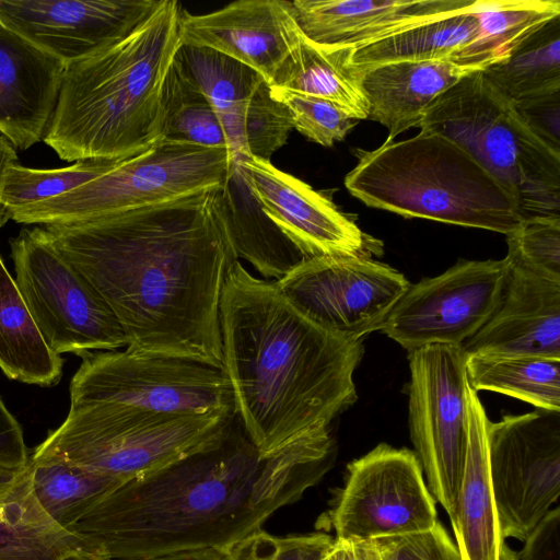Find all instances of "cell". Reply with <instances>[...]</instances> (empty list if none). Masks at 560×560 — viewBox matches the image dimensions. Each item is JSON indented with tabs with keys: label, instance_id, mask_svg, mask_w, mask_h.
I'll return each instance as SVG.
<instances>
[{
	"label": "cell",
	"instance_id": "23",
	"mask_svg": "<svg viewBox=\"0 0 560 560\" xmlns=\"http://www.w3.org/2000/svg\"><path fill=\"white\" fill-rule=\"evenodd\" d=\"M468 448L451 520L463 560H515L502 535L491 487L487 430L489 420L478 395L468 384Z\"/></svg>",
	"mask_w": 560,
	"mask_h": 560
},
{
	"label": "cell",
	"instance_id": "11",
	"mask_svg": "<svg viewBox=\"0 0 560 560\" xmlns=\"http://www.w3.org/2000/svg\"><path fill=\"white\" fill-rule=\"evenodd\" d=\"M81 358L70 383V405L110 402L161 413L234 410L223 370L127 349Z\"/></svg>",
	"mask_w": 560,
	"mask_h": 560
},
{
	"label": "cell",
	"instance_id": "24",
	"mask_svg": "<svg viewBox=\"0 0 560 560\" xmlns=\"http://www.w3.org/2000/svg\"><path fill=\"white\" fill-rule=\"evenodd\" d=\"M0 560H109L86 537L61 527L37 501L28 465L0 491Z\"/></svg>",
	"mask_w": 560,
	"mask_h": 560
},
{
	"label": "cell",
	"instance_id": "12",
	"mask_svg": "<svg viewBox=\"0 0 560 560\" xmlns=\"http://www.w3.org/2000/svg\"><path fill=\"white\" fill-rule=\"evenodd\" d=\"M438 522L417 455L382 443L347 465L345 483L317 527L336 539L375 540L423 532Z\"/></svg>",
	"mask_w": 560,
	"mask_h": 560
},
{
	"label": "cell",
	"instance_id": "14",
	"mask_svg": "<svg viewBox=\"0 0 560 560\" xmlns=\"http://www.w3.org/2000/svg\"><path fill=\"white\" fill-rule=\"evenodd\" d=\"M277 284L311 320L358 341L381 329L410 282L371 257L320 256L306 258Z\"/></svg>",
	"mask_w": 560,
	"mask_h": 560
},
{
	"label": "cell",
	"instance_id": "4",
	"mask_svg": "<svg viewBox=\"0 0 560 560\" xmlns=\"http://www.w3.org/2000/svg\"><path fill=\"white\" fill-rule=\"evenodd\" d=\"M182 8L161 0L130 35L67 66L43 141L67 162L135 155L161 139V98L182 45Z\"/></svg>",
	"mask_w": 560,
	"mask_h": 560
},
{
	"label": "cell",
	"instance_id": "19",
	"mask_svg": "<svg viewBox=\"0 0 560 560\" xmlns=\"http://www.w3.org/2000/svg\"><path fill=\"white\" fill-rule=\"evenodd\" d=\"M500 301L482 327L462 347L466 354L560 358V280L506 255Z\"/></svg>",
	"mask_w": 560,
	"mask_h": 560
},
{
	"label": "cell",
	"instance_id": "32",
	"mask_svg": "<svg viewBox=\"0 0 560 560\" xmlns=\"http://www.w3.org/2000/svg\"><path fill=\"white\" fill-rule=\"evenodd\" d=\"M28 468L35 497L45 512L70 529L125 480L57 460H33Z\"/></svg>",
	"mask_w": 560,
	"mask_h": 560
},
{
	"label": "cell",
	"instance_id": "6",
	"mask_svg": "<svg viewBox=\"0 0 560 560\" xmlns=\"http://www.w3.org/2000/svg\"><path fill=\"white\" fill-rule=\"evenodd\" d=\"M417 128L469 152L508 191L523 220L560 217V153L526 126L482 70L441 94Z\"/></svg>",
	"mask_w": 560,
	"mask_h": 560
},
{
	"label": "cell",
	"instance_id": "42",
	"mask_svg": "<svg viewBox=\"0 0 560 560\" xmlns=\"http://www.w3.org/2000/svg\"><path fill=\"white\" fill-rule=\"evenodd\" d=\"M515 560H560V509L550 510L515 552Z\"/></svg>",
	"mask_w": 560,
	"mask_h": 560
},
{
	"label": "cell",
	"instance_id": "30",
	"mask_svg": "<svg viewBox=\"0 0 560 560\" xmlns=\"http://www.w3.org/2000/svg\"><path fill=\"white\" fill-rule=\"evenodd\" d=\"M482 72L511 102L560 91V15L538 27L505 58Z\"/></svg>",
	"mask_w": 560,
	"mask_h": 560
},
{
	"label": "cell",
	"instance_id": "38",
	"mask_svg": "<svg viewBox=\"0 0 560 560\" xmlns=\"http://www.w3.org/2000/svg\"><path fill=\"white\" fill-rule=\"evenodd\" d=\"M508 254L528 268L560 280V217L526 219L506 235Z\"/></svg>",
	"mask_w": 560,
	"mask_h": 560
},
{
	"label": "cell",
	"instance_id": "48",
	"mask_svg": "<svg viewBox=\"0 0 560 560\" xmlns=\"http://www.w3.org/2000/svg\"><path fill=\"white\" fill-rule=\"evenodd\" d=\"M332 549V548H331ZM323 560H332L331 550Z\"/></svg>",
	"mask_w": 560,
	"mask_h": 560
},
{
	"label": "cell",
	"instance_id": "41",
	"mask_svg": "<svg viewBox=\"0 0 560 560\" xmlns=\"http://www.w3.org/2000/svg\"><path fill=\"white\" fill-rule=\"evenodd\" d=\"M512 103L526 126L560 153V91Z\"/></svg>",
	"mask_w": 560,
	"mask_h": 560
},
{
	"label": "cell",
	"instance_id": "39",
	"mask_svg": "<svg viewBox=\"0 0 560 560\" xmlns=\"http://www.w3.org/2000/svg\"><path fill=\"white\" fill-rule=\"evenodd\" d=\"M335 537L323 534L273 536L259 529L226 551L232 560H323Z\"/></svg>",
	"mask_w": 560,
	"mask_h": 560
},
{
	"label": "cell",
	"instance_id": "13",
	"mask_svg": "<svg viewBox=\"0 0 560 560\" xmlns=\"http://www.w3.org/2000/svg\"><path fill=\"white\" fill-rule=\"evenodd\" d=\"M487 444L502 535L524 541L560 494V411L489 421Z\"/></svg>",
	"mask_w": 560,
	"mask_h": 560
},
{
	"label": "cell",
	"instance_id": "22",
	"mask_svg": "<svg viewBox=\"0 0 560 560\" xmlns=\"http://www.w3.org/2000/svg\"><path fill=\"white\" fill-rule=\"evenodd\" d=\"M485 65L457 60L400 61L358 72L369 105V116L386 127L387 140L417 128L425 109L466 75Z\"/></svg>",
	"mask_w": 560,
	"mask_h": 560
},
{
	"label": "cell",
	"instance_id": "21",
	"mask_svg": "<svg viewBox=\"0 0 560 560\" xmlns=\"http://www.w3.org/2000/svg\"><path fill=\"white\" fill-rule=\"evenodd\" d=\"M65 65L0 22V133L26 150L44 139Z\"/></svg>",
	"mask_w": 560,
	"mask_h": 560
},
{
	"label": "cell",
	"instance_id": "7",
	"mask_svg": "<svg viewBox=\"0 0 560 560\" xmlns=\"http://www.w3.org/2000/svg\"><path fill=\"white\" fill-rule=\"evenodd\" d=\"M234 420V410L161 413L110 402L70 405L66 420L31 459L127 481L215 444Z\"/></svg>",
	"mask_w": 560,
	"mask_h": 560
},
{
	"label": "cell",
	"instance_id": "40",
	"mask_svg": "<svg viewBox=\"0 0 560 560\" xmlns=\"http://www.w3.org/2000/svg\"><path fill=\"white\" fill-rule=\"evenodd\" d=\"M374 541L383 560H463L457 546L439 522L423 532Z\"/></svg>",
	"mask_w": 560,
	"mask_h": 560
},
{
	"label": "cell",
	"instance_id": "33",
	"mask_svg": "<svg viewBox=\"0 0 560 560\" xmlns=\"http://www.w3.org/2000/svg\"><path fill=\"white\" fill-rule=\"evenodd\" d=\"M353 50L317 44L302 33L295 69L281 88L326 98L358 120L368 119L369 105L350 63Z\"/></svg>",
	"mask_w": 560,
	"mask_h": 560
},
{
	"label": "cell",
	"instance_id": "36",
	"mask_svg": "<svg viewBox=\"0 0 560 560\" xmlns=\"http://www.w3.org/2000/svg\"><path fill=\"white\" fill-rule=\"evenodd\" d=\"M275 98L283 103L293 118V128L324 147L342 141L358 119L338 104L323 97L285 88H270Z\"/></svg>",
	"mask_w": 560,
	"mask_h": 560
},
{
	"label": "cell",
	"instance_id": "26",
	"mask_svg": "<svg viewBox=\"0 0 560 560\" xmlns=\"http://www.w3.org/2000/svg\"><path fill=\"white\" fill-rule=\"evenodd\" d=\"M175 59L215 112L231 162L249 156L244 120L250 96L262 78L246 65L207 47L182 44Z\"/></svg>",
	"mask_w": 560,
	"mask_h": 560
},
{
	"label": "cell",
	"instance_id": "2",
	"mask_svg": "<svg viewBox=\"0 0 560 560\" xmlns=\"http://www.w3.org/2000/svg\"><path fill=\"white\" fill-rule=\"evenodd\" d=\"M330 424L262 455L235 416L215 444L122 482L71 530L109 560L228 550L299 501L332 467Z\"/></svg>",
	"mask_w": 560,
	"mask_h": 560
},
{
	"label": "cell",
	"instance_id": "1",
	"mask_svg": "<svg viewBox=\"0 0 560 560\" xmlns=\"http://www.w3.org/2000/svg\"><path fill=\"white\" fill-rule=\"evenodd\" d=\"M219 188L43 226L113 311L128 351L223 370L220 305L238 257Z\"/></svg>",
	"mask_w": 560,
	"mask_h": 560
},
{
	"label": "cell",
	"instance_id": "44",
	"mask_svg": "<svg viewBox=\"0 0 560 560\" xmlns=\"http://www.w3.org/2000/svg\"><path fill=\"white\" fill-rule=\"evenodd\" d=\"M332 560H383L374 540L336 539Z\"/></svg>",
	"mask_w": 560,
	"mask_h": 560
},
{
	"label": "cell",
	"instance_id": "35",
	"mask_svg": "<svg viewBox=\"0 0 560 560\" xmlns=\"http://www.w3.org/2000/svg\"><path fill=\"white\" fill-rule=\"evenodd\" d=\"M125 159L80 160L73 165L52 170L31 168L18 163L3 175L0 201L12 212L63 195L107 173Z\"/></svg>",
	"mask_w": 560,
	"mask_h": 560
},
{
	"label": "cell",
	"instance_id": "17",
	"mask_svg": "<svg viewBox=\"0 0 560 560\" xmlns=\"http://www.w3.org/2000/svg\"><path fill=\"white\" fill-rule=\"evenodd\" d=\"M161 0H0V22L65 67L120 42Z\"/></svg>",
	"mask_w": 560,
	"mask_h": 560
},
{
	"label": "cell",
	"instance_id": "28",
	"mask_svg": "<svg viewBox=\"0 0 560 560\" xmlns=\"http://www.w3.org/2000/svg\"><path fill=\"white\" fill-rule=\"evenodd\" d=\"M472 7L468 11L429 21L359 47L353 50L350 63L358 73L389 62L459 61L480 33Z\"/></svg>",
	"mask_w": 560,
	"mask_h": 560
},
{
	"label": "cell",
	"instance_id": "37",
	"mask_svg": "<svg viewBox=\"0 0 560 560\" xmlns=\"http://www.w3.org/2000/svg\"><path fill=\"white\" fill-rule=\"evenodd\" d=\"M292 129L293 118L289 108L275 98L270 86L261 81L250 96L245 114L248 155L270 162L272 154L285 144Z\"/></svg>",
	"mask_w": 560,
	"mask_h": 560
},
{
	"label": "cell",
	"instance_id": "45",
	"mask_svg": "<svg viewBox=\"0 0 560 560\" xmlns=\"http://www.w3.org/2000/svg\"><path fill=\"white\" fill-rule=\"evenodd\" d=\"M19 163L18 153L14 145L2 135H0V188L3 175L9 167ZM11 219L10 211L0 201V228Z\"/></svg>",
	"mask_w": 560,
	"mask_h": 560
},
{
	"label": "cell",
	"instance_id": "10",
	"mask_svg": "<svg viewBox=\"0 0 560 560\" xmlns=\"http://www.w3.org/2000/svg\"><path fill=\"white\" fill-rule=\"evenodd\" d=\"M466 358L462 346L430 345L408 351L410 438L428 489L450 518L468 448Z\"/></svg>",
	"mask_w": 560,
	"mask_h": 560
},
{
	"label": "cell",
	"instance_id": "25",
	"mask_svg": "<svg viewBox=\"0 0 560 560\" xmlns=\"http://www.w3.org/2000/svg\"><path fill=\"white\" fill-rule=\"evenodd\" d=\"M224 222L237 254L267 280L279 281L305 256L266 215L250 192L238 161L219 188Z\"/></svg>",
	"mask_w": 560,
	"mask_h": 560
},
{
	"label": "cell",
	"instance_id": "46",
	"mask_svg": "<svg viewBox=\"0 0 560 560\" xmlns=\"http://www.w3.org/2000/svg\"><path fill=\"white\" fill-rule=\"evenodd\" d=\"M121 560H232L229 552L222 549H202L164 555L152 558L121 559Z\"/></svg>",
	"mask_w": 560,
	"mask_h": 560
},
{
	"label": "cell",
	"instance_id": "8",
	"mask_svg": "<svg viewBox=\"0 0 560 560\" xmlns=\"http://www.w3.org/2000/svg\"><path fill=\"white\" fill-rule=\"evenodd\" d=\"M226 149L159 139L97 178L63 195L10 212L24 224H65L182 198L221 186Z\"/></svg>",
	"mask_w": 560,
	"mask_h": 560
},
{
	"label": "cell",
	"instance_id": "47",
	"mask_svg": "<svg viewBox=\"0 0 560 560\" xmlns=\"http://www.w3.org/2000/svg\"><path fill=\"white\" fill-rule=\"evenodd\" d=\"M15 471H1L0 470V488L7 483L8 481H10L14 476Z\"/></svg>",
	"mask_w": 560,
	"mask_h": 560
},
{
	"label": "cell",
	"instance_id": "31",
	"mask_svg": "<svg viewBox=\"0 0 560 560\" xmlns=\"http://www.w3.org/2000/svg\"><path fill=\"white\" fill-rule=\"evenodd\" d=\"M477 40L462 55L464 63L489 66L505 58L538 27L560 15V0H476Z\"/></svg>",
	"mask_w": 560,
	"mask_h": 560
},
{
	"label": "cell",
	"instance_id": "15",
	"mask_svg": "<svg viewBox=\"0 0 560 560\" xmlns=\"http://www.w3.org/2000/svg\"><path fill=\"white\" fill-rule=\"evenodd\" d=\"M506 270L505 257L459 260L439 276L410 284L380 330L407 351L463 346L495 310Z\"/></svg>",
	"mask_w": 560,
	"mask_h": 560
},
{
	"label": "cell",
	"instance_id": "3",
	"mask_svg": "<svg viewBox=\"0 0 560 560\" xmlns=\"http://www.w3.org/2000/svg\"><path fill=\"white\" fill-rule=\"evenodd\" d=\"M220 328L235 416L262 455L330 424L357 401L362 340L320 327L277 281L253 276L240 260L228 272Z\"/></svg>",
	"mask_w": 560,
	"mask_h": 560
},
{
	"label": "cell",
	"instance_id": "5",
	"mask_svg": "<svg viewBox=\"0 0 560 560\" xmlns=\"http://www.w3.org/2000/svg\"><path fill=\"white\" fill-rule=\"evenodd\" d=\"M354 154L358 161L345 186L371 208L505 235L523 221L503 186L441 133L420 130Z\"/></svg>",
	"mask_w": 560,
	"mask_h": 560
},
{
	"label": "cell",
	"instance_id": "43",
	"mask_svg": "<svg viewBox=\"0 0 560 560\" xmlns=\"http://www.w3.org/2000/svg\"><path fill=\"white\" fill-rule=\"evenodd\" d=\"M30 457L22 428L0 397V470L21 471Z\"/></svg>",
	"mask_w": 560,
	"mask_h": 560
},
{
	"label": "cell",
	"instance_id": "20",
	"mask_svg": "<svg viewBox=\"0 0 560 560\" xmlns=\"http://www.w3.org/2000/svg\"><path fill=\"white\" fill-rule=\"evenodd\" d=\"M476 0H295V20L311 40L357 49L407 28L468 11Z\"/></svg>",
	"mask_w": 560,
	"mask_h": 560
},
{
	"label": "cell",
	"instance_id": "9",
	"mask_svg": "<svg viewBox=\"0 0 560 560\" xmlns=\"http://www.w3.org/2000/svg\"><path fill=\"white\" fill-rule=\"evenodd\" d=\"M10 248L16 287L52 351L81 357L127 347L113 311L54 248L43 226L22 229Z\"/></svg>",
	"mask_w": 560,
	"mask_h": 560
},
{
	"label": "cell",
	"instance_id": "16",
	"mask_svg": "<svg viewBox=\"0 0 560 560\" xmlns=\"http://www.w3.org/2000/svg\"><path fill=\"white\" fill-rule=\"evenodd\" d=\"M302 31L292 1L240 0L207 14L182 11L183 45L207 47L256 71L270 88H281L296 63Z\"/></svg>",
	"mask_w": 560,
	"mask_h": 560
},
{
	"label": "cell",
	"instance_id": "27",
	"mask_svg": "<svg viewBox=\"0 0 560 560\" xmlns=\"http://www.w3.org/2000/svg\"><path fill=\"white\" fill-rule=\"evenodd\" d=\"M63 359L44 340L14 278L0 256V369L11 380L50 387L62 376Z\"/></svg>",
	"mask_w": 560,
	"mask_h": 560
},
{
	"label": "cell",
	"instance_id": "18",
	"mask_svg": "<svg viewBox=\"0 0 560 560\" xmlns=\"http://www.w3.org/2000/svg\"><path fill=\"white\" fill-rule=\"evenodd\" d=\"M237 161L262 211L305 258L371 257L377 253V241L324 194L278 170L271 162L250 156Z\"/></svg>",
	"mask_w": 560,
	"mask_h": 560
},
{
	"label": "cell",
	"instance_id": "34",
	"mask_svg": "<svg viewBox=\"0 0 560 560\" xmlns=\"http://www.w3.org/2000/svg\"><path fill=\"white\" fill-rule=\"evenodd\" d=\"M161 114L162 139L228 150L215 112L175 58L164 81Z\"/></svg>",
	"mask_w": 560,
	"mask_h": 560
},
{
	"label": "cell",
	"instance_id": "29",
	"mask_svg": "<svg viewBox=\"0 0 560 560\" xmlns=\"http://www.w3.org/2000/svg\"><path fill=\"white\" fill-rule=\"evenodd\" d=\"M472 390L495 392L536 409L560 411V358L541 355L466 354Z\"/></svg>",
	"mask_w": 560,
	"mask_h": 560
}]
</instances>
